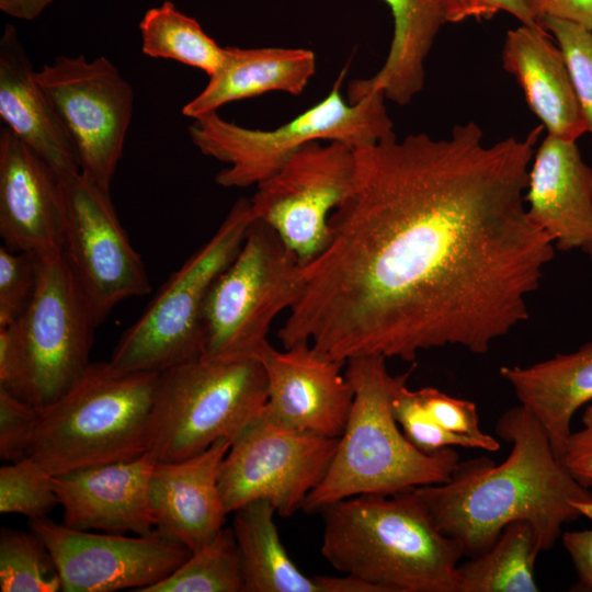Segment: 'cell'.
<instances>
[{
	"instance_id": "obj_1",
	"label": "cell",
	"mask_w": 592,
	"mask_h": 592,
	"mask_svg": "<svg viewBox=\"0 0 592 592\" xmlns=\"http://www.w3.org/2000/svg\"><path fill=\"white\" fill-rule=\"evenodd\" d=\"M542 125L486 144L474 121L354 149L351 189L278 330L334 361L411 362L457 345L475 354L527 320L553 260L525 191Z\"/></svg>"
},
{
	"instance_id": "obj_2",
	"label": "cell",
	"mask_w": 592,
	"mask_h": 592,
	"mask_svg": "<svg viewBox=\"0 0 592 592\" xmlns=\"http://www.w3.org/2000/svg\"><path fill=\"white\" fill-rule=\"evenodd\" d=\"M496 433L512 444L501 464L486 457L458 463L446 482L411 489L465 556L488 550L514 521L532 525L540 551L556 544L563 524L592 521V491L557 457L547 432L526 407L506 410Z\"/></svg>"
},
{
	"instance_id": "obj_3",
	"label": "cell",
	"mask_w": 592,
	"mask_h": 592,
	"mask_svg": "<svg viewBox=\"0 0 592 592\" xmlns=\"http://www.w3.org/2000/svg\"><path fill=\"white\" fill-rule=\"evenodd\" d=\"M320 512L321 555L343 574L377 592H455L464 551L411 489L343 499Z\"/></svg>"
},
{
	"instance_id": "obj_4",
	"label": "cell",
	"mask_w": 592,
	"mask_h": 592,
	"mask_svg": "<svg viewBox=\"0 0 592 592\" xmlns=\"http://www.w3.org/2000/svg\"><path fill=\"white\" fill-rule=\"evenodd\" d=\"M382 355L346 361L344 372L354 398L335 453L320 483L306 498L303 510L323 508L357 496H392L420 486L449 480L459 463L453 447L425 453L400 430L392 397L410 372L391 375Z\"/></svg>"
},
{
	"instance_id": "obj_5",
	"label": "cell",
	"mask_w": 592,
	"mask_h": 592,
	"mask_svg": "<svg viewBox=\"0 0 592 592\" xmlns=\"http://www.w3.org/2000/svg\"><path fill=\"white\" fill-rule=\"evenodd\" d=\"M159 373L90 363L50 405L37 409L27 457L49 475L149 453Z\"/></svg>"
},
{
	"instance_id": "obj_6",
	"label": "cell",
	"mask_w": 592,
	"mask_h": 592,
	"mask_svg": "<svg viewBox=\"0 0 592 592\" xmlns=\"http://www.w3.org/2000/svg\"><path fill=\"white\" fill-rule=\"evenodd\" d=\"M345 71L342 69L322 100L273 129L247 128L224 119L217 111L193 118L187 132L194 146L204 156L227 164L217 173L216 183L224 187L257 186L312 141H339L356 149L395 134L382 92L355 103L343 98Z\"/></svg>"
},
{
	"instance_id": "obj_7",
	"label": "cell",
	"mask_w": 592,
	"mask_h": 592,
	"mask_svg": "<svg viewBox=\"0 0 592 592\" xmlns=\"http://www.w3.org/2000/svg\"><path fill=\"white\" fill-rule=\"evenodd\" d=\"M259 360L198 356L159 373L149 453L157 462L195 456L221 439L232 442L266 403Z\"/></svg>"
},
{
	"instance_id": "obj_8",
	"label": "cell",
	"mask_w": 592,
	"mask_h": 592,
	"mask_svg": "<svg viewBox=\"0 0 592 592\" xmlns=\"http://www.w3.org/2000/svg\"><path fill=\"white\" fill-rule=\"evenodd\" d=\"M301 263L277 234L252 219L230 265L207 296L202 355L213 360H261L274 318L303 292Z\"/></svg>"
},
{
	"instance_id": "obj_9",
	"label": "cell",
	"mask_w": 592,
	"mask_h": 592,
	"mask_svg": "<svg viewBox=\"0 0 592 592\" xmlns=\"http://www.w3.org/2000/svg\"><path fill=\"white\" fill-rule=\"evenodd\" d=\"M253 217L239 198L216 232L173 272L119 337L111 364L124 372L160 373L202 356V321L217 277L238 254Z\"/></svg>"
},
{
	"instance_id": "obj_10",
	"label": "cell",
	"mask_w": 592,
	"mask_h": 592,
	"mask_svg": "<svg viewBox=\"0 0 592 592\" xmlns=\"http://www.w3.org/2000/svg\"><path fill=\"white\" fill-rule=\"evenodd\" d=\"M13 325L25 362L31 405L46 407L90 365L98 327L64 251L38 258L34 297Z\"/></svg>"
},
{
	"instance_id": "obj_11",
	"label": "cell",
	"mask_w": 592,
	"mask_h": 592,
	"mask_svg": "<svg viewBox=\"0 0 592 592\" xmlns=\"http://www.w3.org/2000/svg\"><path fill=\"white\" fill-rule=\"evenodd\" d=\"M35 78L72 140L80 172L110 192L132 121V86L104 56L60 55Z\"/></svg>"
},
{
	"instance_id": "obj_12",
	"label": "cell",
	"mask_w": 592,
	"mask_h": 592,
	"mask_svg": "<svg viewBox=\"0 0 592 592\" xmlns=\"http://www.w3.org/2000/svg\"><path fill=\"white\" fill-rule=\"evenodd\" d=\"M339 439L300 432L262 413L230 444L218 475L226 512L257 500L292 516L323 479Z\"/></svg>"
},
{
	"instance_id": "obj_13",
	"label": "cell",
	"mask_w": 592,
	"mask_h": 592,
	"mask_svg": "<svg viewBox=\"0 0 592 592\" xmlns=\"http://www.w3.org/2000/svg\"><path fill=\"white\" fill-rule=\"evenodd\" d=\"M354 149L339 141H312L293 153L250 198L254 219L270 226L301 264L326 247L329 219L348 195Z\"/></svg>"
},
{
	"instance_id": "obj_14",
	"label": "cell",
	"mask_w": 592,
	"mask_h": 592,
	"mask_svg": "<svg viewBox=\"0 0 592 592\" xmlns=\"http://www.w3.org/2000/svg\"><path fill=\"white\" fill-rule=\"evenodd\" d=\"M64 253L96 325L130 297L150 293L143 259L124 230L109 191L81 172L64 178Z\"/></svg>"
},
{
	"instance_id": "obj_15",
	"label": "cell",
	"mask_w": 592,
	"mask_h": 592,
	"mask_svg": "<svg viewBox=\"0 0 592 592\" xmlns=\"http://www.w3.org/2000/svg\"><path fill=\"white\" fill-rule=\"evenodd\" d=\"M29 525L47 548L66 592H141L170 576L192 553L157 531L136 536L91 533L48 517L30 520Z\"/></svg>"
},
{
	"instance_id": "obj_16",
	"label": "cell",
	"mask_w": 592,
	"mask_h": 592,
	"mask_svg": "<svg viewBox=\"0 0 592 592\" xmlns=\"http://www.w3.org/2000/svg\"><path fill=\"white\" fill-rule=\"evenodd\" d=\"M267 380L263 414L282 426L339 439L353 403L344 362L317 353L309 342L283 351L271 344L261 357Z\"/></svg>"
},
{
	"instance_id": "obj_17",
	"label": "cell",
	"mask_w": 592,
	"mask_h": 592,
	"mask_svg": "<svg viewBox=\"0 0 592 592\" xmlns=\"http://www.w3.org/2000/svg\"><path fill=\"white\" fill-rule=\"evenodd\" d=\"M62 178L10 128L0 130V236L3 246L37 258L64 251Z\"/></svg>"
},
{
	"instance_id": "obj_18",
	"label": "cell",
	"mask_w": 592,
	"mask_h": 592,
	"mask_svg": "<svg viewBox=\"0 0 592 592\" xmlns=\"http://www.w3.org/2000/svg\"><path fill=\"white\" fill-rule=\"evenodd\" d=\"M156 459L137 458L89 466L53 476L62 524L81 531L146 535L155 531L149 480Z\"/></svg>"
},
{
	"instance_id": "obj_19",
	"label": "cell",
	"mask_w": 592,
	"mask_h": 592,
	"mask_svg": "<svg viewBox=\"0 0 592 592\" xmlns=\"http://www.w3.org/2000/svg\"><path fill=\"white\" fill-rule=\"evenodd\" d=\"M230 444L221 439L195 456L178 462L156 460L148 490L155 531L193 551L223 530L228 513L218 475Z\"/></svg>"
},
{
	"instance_id": "obj_20",
	"label": "cell",
	"mask_w": 592,
	"mask_h": 592,
	"mask_svg": "<svg viewBox=\"0 0 592 592\" xmlns=\"http://www.w3.org/2000/svg\"><path fill=\"white\" fill-rule=\"evenodd\" d=\"M530 219L560 251L592 241V168L577 141L547 135L536 147L525 191Z\"/></svg>"
},
{
	"instance_id": "obj_21",
	"label": "cell",
	"mask_w": 592,
	"mask_h": 592,
	"mask_svg": "<svg viewBox=\"0 0 592 592\" xmlns=\"http://www.w3.org/2000/svg\"><path fill=\"white\" fill-rule=\"evenodd\" d=\"M35 70L15 27L0 38V116L62 179L80 172L72 140Z\"/></svg>"
},
{
	"instance_id": "obj_22",
	"label": "cell",
	"mask_w": 592,
	"mask_h": 592,
	"mask_svg": "<svg viewBox=\"0 0 592 592\" xmlns=\"http://www.w3.org/2000/svg\"><path fill=\"white\" fill-rule=\"evenodd\" d=\"M502 64L547 135L577 141L588 133L565 57L540 24L506 32Z\"/></svg>"
},
{
	"instance_id": "obj_23",
	"label": "cell",
	"mask_w": 592,
	"mask_h": 592,
	"mask_svg": "<svg viewBox=\"0 0 592 592\" xmlns=\"http://www.w3.org/2000/svg\"><path fill=\"white\" fill-rule=\"evenodd\" d=\"M243 592H376L372 585L344 577H309L288 556L277 531L274 506L265 500L234 512Z\"/></svg>"
},
{
	"instance_id": "obj_24",
	"label": "cell",
	"mask_w": 592,
	"mask_h": 592,
	"mask_svg": "<svg viewBox=\"0 0 592 592\" xmlns=\"http://www.w3.org/2000/svg\"><path fill=\"white\" fill-rule=\"evenodd\" d=\"M499 372L520 405L543 425L562 462L572 418L592 401V341L570 353L527 366H502Z\"/></svg>"
},
{
	"instance_id": "obj_25",
	"label": "cell",
	"mask_w": 592,
	"mask_h": 592,
	"mask_svg": "<svg viewBox=\"0 0 592 592\" xmlns=\"http://www.w3.org/2000/svg\"><path fill=\"white\" fill-rule=\"evenodd\" d=\"M224 48L221 66L182 107L183 115L193 119L227 103L272 91L298 95L316 72V55L307 48Z\"/></svg>"
},
{
	"instance_id": "obj_26",
	"label": "cell",
	"mask_w": 592,
	"mask_h": 592,
	"mask_svg": "<svg viewBox=\"0 0 592 592\" xmlns=\"http://www.w3.org/2000/svg\"><path fill=\"white\" fill-rule=\"evenodd\" d=\"M392 18V37L380 69L369 78L352 80L348 101L355 103L373 92L405 105L424 86V62L434 39L445 24L433 0H383Z\"/></svg>"
},
{
	"instance_id": "obj_27",
	"label": "cell",
	"mask_w": 592,
	"mask_h": 592,
	"mask_svg": "<svg viewBox=\"0 0 592 592\" xmlns=\"http://www.w3.org/2000/svg\"><path fill=\"white\" fill-rule=\"evenodd\" d=\"M539 553L532 525L511 522L488 550L457 565L455 592H537Z\"/></svg>"
},
{
	"instance_id": "obj_28",
	"label": "cell",
	"mask_w": 592,
	"mask_h": 592,
	"mask_svg": "<svg viewBox=\"0 0 592 592\" xmlns=\"http://www.w3.org/2000/svg\"><path fill=\"white\" fill-rule=\"evenodd\" d=\"M139 30L141 52L148 57L175 60L200 69L208 77L223 64L225 48L171 1L146 11Z\"/></svg>"
},
{
	"instance_id": "obj_29",
	"label": "cell",
	"mask_w": 592,
	"mask_h": 592,
	"mask_svg": "<svg viewBox=\"0 0 592 592\" xmlns=\"http://www.w3.org/2000/svg\"><path fill=\"white\" fill-rule=\"evenodd\" d=\"M141 592H243L240 554L232 527L224 526L170 576Z\"/></svg>"
},
{
	"instance_id": "obj_30",
	"label": "cell",
	"mask_w": 592,
	"mask_h": 592,
	"mask_svg": "<svg viewBox=\"0 0 592 592\" xmlns=\"http://www.w3.org/2000/svg\"><path fill=\"white\" fill-rule=\"evenodd\" d=\"M0 590L2 592L61 591V581L50 555L35 533L1 528Z\"/></svg>"
},
{
	"instance_id": "obj_31",
	"label": "cell",
	"mask_w": 592,
	"mask_h": 592,
	"mask_svg": "<svg viewBox=\"0 0 592 592\" xmlns=\"http://www.w3.org/2000/svg\"><path fill=\"white\" fill-rule=\"evenodd\" d=\"M59 504L53 476L30 457L0 468V512L30 520L46 517Z\"/></svg>"
},
{
	"instance_id": "obj_32",
	"label": "cell",
	"mask_w": 592,
	"mask_h": 592,
	"mask_svg": "<svg viewBox=\"0 0 592 592\" xmlns=\"http://www.w3.org/2000/svg\"><path fill=\"white\" fill-rule=\"evenodd\" d=\"M539 24L553 35L565 57L588 133L592 135V31L553 18H545Z\"/></svg>"
},
{
	"instance_id": "obj_33",
	"label": "cell",
	"mask_w": 592,
	"mask_h": 592,
	"mask_svg": "<svg viewBox=\"0 0 592 592\" xmlns=\"http://www.w3.org/2000/svg\"><path fill=\"white\" fill-rule=\"evenodd\" d=\"M417 394L430 418L441 429L460 439L464 447L487 452L500 449L496 437L480 429L475 402L451 397L433 387H423Z\"/></svg>"
},
{
	"instance_id": "obj_34",
	"label": "cell",
	"mask_w": 592,
	"mask_h": 592,
	"mask_svg": "<svg viewBox=\"0 0 592 592\" xmlns=\"http://www.w3.org/2000/svg\"><path fill=\"white\" fill-rule=\"evenodd\" d=\"M38 280V258L0 246V327L15 323L31 304Z\"/></svg>"
},
{
	"instance_id": "obj_35",
	"label": "cell",
	"mask_w": 592,
	"mask_h": 592,
	"mask_svg": "<svg viewBox=\"0 0 592 592\" xmlns=\"http://www.w3.org/2000/svg\"><path fill=\"white\" fill-rule=\"evenodd\" d=\"M402 380L392 397V412L407 439L420 451L434 453L443 448L462 446L457 436L441 429L423 408L417 390Z\"/></svg>"
},
{
	"instance_id": "obj_36",
	"label": "cell",
	"mask_w": 592,
	"mask_h": 592,
	"mask_svg": "<svg viewBox=\"0 0 592 592\" xmlns=\"http://www.w3.org/2000/svg\"><path fill=\"white\" fill-rule=\"evenodd\" d=\"M37 408L0 389V458L16 462L27 455Z\"/></svg>"
},
{
	"instance_id": "obj_37",
	"label": "cell",
	"mask_w": 592,
	"mask_h": 592,
	"mask_svg": "<svg viewBox=\"0 0 592 592\" xmlns=\"http://www.w3.org/2000/svg\"><path fill=\"white\" fill-rule=\"evenodd\" d=\"M445 23H459L469 19L489 20L504 12L520 24L538 25L524 0H433Z\"/></svg>"
},
{
	"instance_id": "obj_38",
	"label": "cell",
	"mask_w": 592,
	"mask_h": 592,
	"mask_svg": "<svg viewBox=\"0 0 592 592\" xmlns=\"http://www.w3.org/2000/svg\"><path fill=\"white\" fill-rule=\"evenodd\" d=\"M0 389L31 403L25 362L14 325L0 327Z\"/></svg>"
},
{
	"instance_id": "obj_39",
	"label": "cell",
	"mask_w": 592,
	"mask_h": 592,
	"mask_svg": "<svg viewBox=\"0 0 592 592\" xmlns=\"http://www.w3.org/2000/svg\"><path fill=\"white\" fill-rule=\"evenodd\" d=\"M582 428L571 432L565 445L562 463L584 487H592V401L585 405Z\"/></svg>"
},
{
	"instance_id": "obj_40",
	"label": "cell",
	"mask_w": 592,
	"mask_h": 592,
	"mask_svg": "<svg viewBox=\"0 0 592 592\" xmlns=\"http://www.w3.org/2000/svg\"><path fill=\"white\" fill-rule=\"evenodd\" d=\"M537 23L545 18L559 19L592 31V0H524Z\"/></svg>"
},
{
	"instance_id": "obj_41",
	"label": "cell",
	"mask_w": 592,
	"mask_h": 592,
	"mask_svg": "<svg viewBox=\"0 0 592 592\" xmlns=\"http://www.w3.org/2000/svg\"><path fill=\"white\" fill-rule=\"evenodd\" d=\"M579 578V587L592 591V528L565 532L561 535Z\"/></svg>"
},
{
	"instance_id": "obj_42",
	"label": "cell",
	"mask_w": 592,
	"mask_h": 592,
	"mask_svg": "<svg viewBox=\"0 0 592 592\" xmlns=\"http://www.w3.org/2000/svg\"><path fill=\"white\" fill-rule=\"evenodd\" d=\"M52 2L53 0H0V9L12 18L31 21Z\"/></svg>"
},
{
	"instance_id": "obj_43",
	"label": "cell",
	"mask_w": 592,
	"mask_h": 592,
	"mask_svg": "<svg viewBox=\"0 0 592 592\" xmlns=\"http://www.w3.org/2000/svg\"><path fill=\"white\" fill-rule=\"evenodd\" d=\"M582 251L592 260V241Z\"/></svg>"
}]
</instances>
